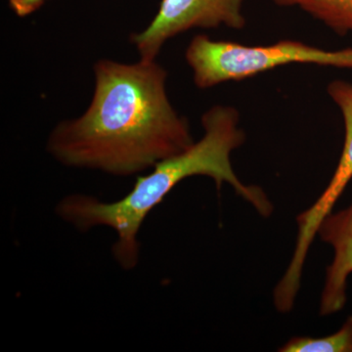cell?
I'll return each mask as SVG.
<instances>
[{
	"instance_id": "cell-8",
	"label": "cell",
	"mask_w": 352,
	"mask_h": 352,
	"mask_svg": "<svg viewBox=\"0 0 352 352\" xmlns=\"http://www.w3.org/2000/svg\"><path fill=\"white\" fill-rule=\"evenodd\" d=\"M281 352H352V316L339 332L325 338H294L279 349Z\"/></svg>"
},
{
	"instance_id": "cell-7",
	"label": "cell",
	"mask_w": 352,
	"mask_h": 352,
	"mask_svg": "<svg viewBox=\"0 0 352 352\" xmlns=\"http://www.w3.org/2000/svg\"><path fill=\"white\" fill-rule=\"evenodd\" d=\"M282 7H298L344 36L352 32V0H273Z\"/></svg>"
},
{
	"instance_id": "cell-6",
	"label": "cell",
	"mask_w": 352,
	"mask_h": 352,
	"mask_svg": "<svg viewBox=\"0 0 352 352\" xmlns=\"http://www.w3.org/2000/svg\"><path fill=\"white\" fill-rule=\"evenodd\" d=\"M318 233L335 251L321 298L320 314L329 315L342 309L346 300V280L352 273V205L338 214H329Z\"/></svg>"
},
{
	"instance_id": "cell-3",
	"label": "cell",
	"mask_w": 352,
	"mask_h": 352,
	"mask_svg": "<svg viewBox=\"0 0 352 352\" xmlns=\"http://www.w3.org/2000/svg\"><path fill=\"white\" fill-rule=\"evenodd\" d=\"M185 59L193 71L197 87L206 89L289 64L352 69V48L325 50L296 41H282L268 46H247L212 41L201 34L192 39Z\"/></svg>"
},
{
	"instance_id": "cell-1",
	"label": "cell",
	"mask_w": 352,
	"mask_h": 352,
	"mask_svg": "<svg viewBox=\"0 0 352 352\" xmlns=\"http://www.w3.org/2000/svg\"><path fill=\"white\" fill-rule=\"evenodd\" d=\"M95 90L82 117L60 122L47 149L60 163L116 176L138 175L194 144L188 122L166 91L168 73L156 62L100 60Z\"/></svg>"
},
{
	"instance_id": "cell-2",
	"label": "cell",
	"mask_w": 352,
	"mask_h": 352,
	"mask_svg": "<svg viewBox=\"0 0 352 352\" xmlns=\"http://www.w3.org/2000/svg\"><path fill=\"white\" fill-rule=\"evenodd\" d=\"M239 112L230 106H214L204 113V138L179 154L153 166L151 173L140 176L124 198L103 203L85 195H72L60 201L57 212L78 230L106 226L117 234L113 254L122 268L131 270L139 259L138 233L147 215L164 200L171 190L186 178L205 175L220 189L223 183L251 203L259 214L270 217L273 206L258 186H247L234 173L230 154L244 143L238 127Z\"/></svg>"
},
{
	"instance_id": "cell-9",
	"label": "cell",
	"mask_w": 352,
	"mask_h": 352,
	"mask_svg": "<svg viewBox=\"0 0 352 352\" xmlns=\"http://www.w3.org/2000/svg\"><path fill=\"white\" fill-rule=\"evenodd\" d=\"M46 0H8L9 6L20 18L27 17L38 11Z\"/></svg>"
},
{
	"instance_id": "cell-5",
	"label": "cell",
	"mask_w": 352,
	"mask_h": 352,
	"mask_svg": "<svg viewBox=\"0 0 352 352\" xmlns=\"http://www.w3.org/2000/svg\"><path fill=\"white\" fill-rule=\"evenodd\" d=\"M327 92L344 117L346 139L340 163L327 188L312 207L298 215L296 219L298 223V239L293 258L287 268V274L293 279L302 277L308 250L318 233L322 221L331 214L333 206L352 178V83L333 80L329 83Z\"/></svg>"
},
{
	"instance_id": "cell-4",
	"label": "cell",
	"mask_w": 352,
	"mask_h": 352,
	"mask_svg": "<svg viewBox=\"0 0 352 352\" xmlns=\"http://www.w3.org/2000/svg\"><path fill=\"white\" fill-rule=\"evenodd\" d=\"M245 0H163L151 24L132 34L131 43L140 60L155 61L164 43L192 29H215L226 25L241 30L245 25Z\"/></svg>"
}]
</instances>
